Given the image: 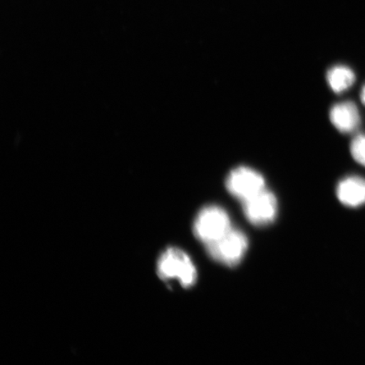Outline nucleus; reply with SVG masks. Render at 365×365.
I'll return each mask as SVG.
<instances>
[{
    "label": "nucleus",
    "mask_w": 365,
    "mask_h": 365,
    "mask_svg": "<svg viewBox=\"0 0 365 365\" xmlns=\"http://www.w3.org/2000/svg\"><path fill=\"white\" fill-rule=\"evenodd\" d=\"M157 271L163 281L177 280L185 289L195 285L197 271L188 255L178 248H168L160 255Z\"/></svg>",
    "instance_id": "1"
},
{
    "label": "nucleus",
    "mask_w": 365,
    "mask_h": 365,
    "mask_svg": "<svg viewBox=\"0 0 365 365\" xmlns=\"http://www.w3.org/2000/svg\"><path fill=\"white\" fill-rule=\"evenodd\" d=\"M231 228L230 217L225 210L212 205L200 210L193 231L195 238L207 246L221 239Z\"/></svg>",
    "instance_id": "2"
},
{
    "label": "nucleus",
    "mask_w": 365,
    "mask_h": 365,
    "mask_svg": "<svg viewBox=\"0 0 365 365\" xmlns=\"http://www.w3.org/2000/svg\"><path fill=\"white\" fill-rule=\"evenodd\" d=\"M249 248L245 232L232 227L225 236L205 246L209 257L227 267H236L244 259Z\"/></svg>",
    "instance_id": "3"
},
{
    "label": "nucleus",
    "mask_w": 365,
    "mask_h": 365,
    "mask_svg": "<svg viewBox=\"0 0 365 365\" xmlns=\"http://www.w3.org/2000/svg\"><path fill=\"white\" fill-rule=\"evenodd\" d=\"M226 188L231 195L244 202L266 189V181L257 170L241 166L232 170L227 175Z\"/></svg>",
    "instance_id": "4"
},
{
    "label": "nucleus",
    "mask_w": 365,
    "mask_h": 365,
    "mask_svg": "<svg viewBox=\"0 0 365 365\" xmlns=\"http://www.w3.org/2000/svg\"><path fill=\"white\" fill-rule=\"evenodd\" d=\"M242 203L245 216L251 225L264 227L275 221L278 210L277 200L270 190L264 189Z\"/></svg>",
    "instance_id": "5"
},
{
    "label": "nucleus",
    "mask_w": 365,
    "mask_h": 365,
    "mask_svg": "<svg viewBox=\"0 0 365 365\" xmlns=\"http://www.w3.org/2000/svg\"><path fill=\"white\" fill-rule=\"evenodd\" d=\"M330 120L336 129L344 134L354 133L361 124L359 109L354 103L350 101L333 105Z\"/></svg>",
    "instance_id": "6"
},
{
    "label": "nucleus",
    "mask_w": 365,
    "mask_h": 365,
    "mask_svg": "<svg viewBox=\"0 0 365 365\" xmlns=\"http://www.w3.org/2000/svg\"><path fill=\"white\" fill-rule=\"evenodd\" d=\"M336 196L346 207H362L365 204V179L359 176L344 178L337 185Z\"/></svg>",
    "instance_id": "7"
},
{
    "label": "nucleus",
    "mask_w": 365,
    "mask_h": 365,
    "mask_svg": "<svg viewBox=\"0 0 365 365\" xmlns=\"http://www.w3.org/2000/svg\"><path fill=\"white\" fill-rule=\"evenodd\" d=\"M327 81L335 93L340 94L349 90L356 81L352 68L346 66H335L327 73Z\"/></svg>",
    "instance_id": "8"
},
{
    "label": "nucleus",
    "mask_w": 365,
    "mask_h": 365,
    "mask_svg": "<svg viewBox=\"0 0 365 365\" xmlns=\"http://www.w3.org/2000/svg\"><path fill=\"white\" fill-rule=\"evenodd\" d=\"M350 152L356 162L365 167V135L359 134L350 144Z\"/></svg>",
    "instance_id": "9"
},
{
    "label": "nucleus",
    "mask_w": 365,
    "mask_h": 365,
    "mask_svg": "<svg viewBox=\"0 0 365 365\" xmlns=\"http://www.w3.org/2000/svg\"><path fill=\"white\" fill-rule=\"evenodd\" d=\"M360 100L365 106V84L363 86L361 91H360Z\"/></svg>",
    "instance_id": "10"
}]
</instances>
